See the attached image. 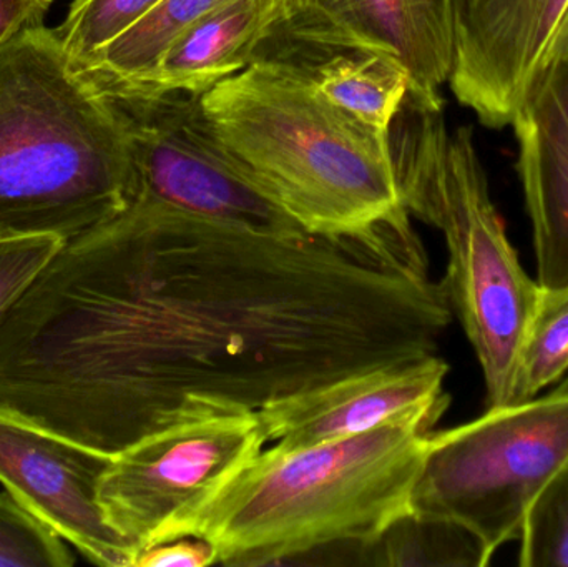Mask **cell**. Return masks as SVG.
Here are the masks:
<instances>
[{"label": "cell", "mask_w": 568, "mask_h": 567, "mask_svg": "<svg viewBox=\"0 0 568 567\" xmlns=\"http://www.w3.org/2000/svg\"><path fill=\"white\" fill-rule=\"evenodd\" d=\"M430 433L387 425L306 448L263 449L155 545L205 539L219 565L248 567L296 563L337 545L369 548L409 515Z\"/></svg>", "instance_id": "2"}, {"label": "cell", "mask_w": 568, "mask_h": 567, "mask_svg": "<svg viewBox=\"0 0 568 567\" xmlns=\"http://www.w3.org/2000/svg\"><path fill=\"white\" fill-rule=\"evenodd\" d=\"M568 372V288H540L514 372L509 405L536 398Z\"/></svg>", "instance_id": "18"}, {"label": "cell", "mask_w": 568, "mask_h": 567, "mask_svg": "<svg viewBox=\"0 0 568 567\" xmlns=\"http://www.w3.org/2000/svg\"><path fill=\"white\" fill-rule=\"evenodd\" d=\"M283 60L296 63L327 102L384 136H389L410 92L406 70L379 53L336 50L314 59Z\"/></svg>", "instance_id": "15"}, {"label": "cell", "mask_w": 568, "mask_h": 567, "mask_svg": "<svg viewBox=\"0 0 568 567\" xmlns=\"http://www.w3.org/2000/svg\"><path fill=\"white\" fill-rule=\"evenodd\" d=\"M568 463V389L496 406L430 433L410 513L449 519L494 553L519 538L527 513Z\"/></svg>", "instance_id": "6"}, {"label": "cell", "mask_w": 568, "mask_h": 567, "mask_svg": "<svg viewBox=\"0 0 568 567\" xmlns=\"http://www.w3.org/2000/svg\"><path fill=\"white\" fill-rule=\"evenodd\" d=\"M524 567H568V463L540 493L520 533Z\"/></svg>", "instance_id": "21"}, {"label": "cell", "mask_w": 568, "mask_h": 567, "mask_svg": "<svg viewBox=\"0 0 568 567\" xmlns=\"http://www.w3.org/2000/svg\"><path fill=\"white\" fill-rule=\"evenodd\" d=\"M63 243L65 240L55 235L0 239V322L22 298Z\"/></svg>", "instance_id": "22"}, {"label": "cell", "mask_w": 568, "mask_h": 567, "mask_svg": "<svg viewBox=\"0 0 568 567\" xmlns=\"http://www.w3.org/2000/svg\"><path fill=\"white\" fill-rule=\"evenodd\" d=\"M135 172L125 117L57 30L0 47V239L72 240L125 212Z\"/></svg>", "instance_id": "3"}, {"label": "cell", "mask_w": 568, "mask_h": 567, "mask_svg": "<svg viewBox=\"0 0 568 567\" xmlns=\"http://www.w3.org/2000/svg\"><path fill=\"white\" fill-rule=\"evenodd\" d=\"M258 412L160 429L110 456L97 488L105 522L142 551L205 505L265 449Z\"/></svg>", "instance_id": "7"}, {"label": "cell", "mask_w": 568, "mask_h": 567, "mask_svg": "<svg viewBox=\"0 0 568 567\" xmlns=\"http://www.w3.org/2000/svg\"><path fill=\"white\" fill-rule=\"evenodd\" d=\"M219 565L212 543L200 538H179L143 548L135 567H205Z\"/></svg>", "instance_id": "23"}, {"label": "cell", "mask_w": 568, "mask_h": 567, "mask_svg": "<svg viewBox=\"0 0 568 567\" xmlns=\"http://www.w3.org/2000/svg\"><path fill=\"white\" fill-rule=\"evenodd\" d=\"M510 126L532 220L537 283L544 290L568 288V13Z\"/></svg>", "instance_id": "13"}, {"label": "cell", "mask_w": 568, "mask_h": 567, "mask_svg": "<svg viewBox=\"0 0 568 567\" xmlns=\"http://www.w3.org/2000/svg\"><path fill=\"white\" fill-rule=\"evenodd\" d=\"M160 0H73L57 30L75 65H83L106 43L145 16Z\"/></svg>", "instance_id": "19"}, {"label": "cell", "mask_w": 568, "mask_h": 567, "mask_svg": "<svg viewBox=\"0 0 568 567\" xmlns=\"http://www.w3.org/2000/svg\"><path fill=\"white\" fill-rule=\"evenodd\" d=\"M464 0H275L272 32L258 55L314 59L364 50L399 63L410 95L444 103Z\"/></svg>", "instance_id": "9"}, {"label": "cell", "mask_w": 568, "mask_h": 567, "mask_svg": "<svg viewBox=\"0 0 568 567\" xmlns=\"http://www.w3.org/2000/svg\"><path fill=\"white\" fill-rule=\"evenodd\" d=\"M568 0H464L449 87L487 129L510 126L549 60Z\"/></svg>", "instance_id": "12"}, {"label": "cell", "mask_w": 568, "mask_h": 567, "mask_svg": "<svg viewBox=\"0 0 568 567\" xmlns=\"http://www.w3.org/2000/svg\"><path fill=\"white\" fill-rule=\"evenodd\" d=\"M453 315L417 235H278L133 202L67 240L0 322V413L113 456L437 355Z\"/></svg>", "instance_id": "1"}, {"label": "cell", "mask_w": 568, "mask_h": 567, "mask_svg": "<svg viewBox=\"0 0 568 567\" xmlns=\"http://www.w3.org/2000/svg\"><path fill=\"white\" fill-rule=\"evenodd\" d=\"M449 365L437 355L376 366L314 386L260 409L266 442L306 448L374 432L414 425L433 432L450 398L444 389Z\"/></svg>", "instance_id": "10"}, {"label": "cell", "mask_w": 568, "mask_h": 567, "mask_svg": "<svg viewBox=\"0 0 568 567\" xmlns=\"http://www.w3.org/2000/svg\"><path fill=\"white\" fill-rule=\"evenodd\" d=\"M200 97H113L129 132L133 202L156 203L258 232L306 233L243 175L213 132Z\"/></svg>", "instance_id": "8"}, {"label": "cell", "mask_w": 568, "mask_h": 567, "mask_svg": "<svg viewBox=\"0 0 568 567\" xmlns=\"http://www.w3.org/2000/svg\"><path fill=\"white\" fill-rule=\"evenodd\" d=\"M200 102L243 175L310 235L361 239L409 215L389 136L327 102L296 63L258 55Z\"/></svg>", "instance_id": "4"}, {"label": "cell", "mask_w": 568, "mask_h": 567, "mask_svg": "<svg viewBox=\"0 0 568 567\" xmlns=\"http://www.w3.org/2000/svg\"><path fill=\"white\" fill-rule=\"evenodd\" d=\"M273 20L275 0H229L183 30L146 75L109 95H203L255 62Z\"/></svg>", "instance_id": "14"}, {"label": "cell", "mask_w": 568, "mask_h": 567, "mask_svg": "<svg viewBox=\"0 0 568 567\" xmlns=\"http://www.w3.org/2000/svg\"><path fill=\"white\" fill-rule=\"evenodd\" d=\"M366 553L379 566L484 567L493 559L466 526L414 513L390 525Z\"/></svg>", "instance_id": "17"}, {"label": "cell", "mask_w": 568, "mask_h": 567, "mask_svg": "<svg viewBox=\"0 0 568 567\" xmlns=\"http://www.w3.org/2000/svg\"><path fill=\"white\" fill-rule=\"evenodd\" d=\"M53 0H0V47L33 27L43 26Z\"/></svg>", "instance_id": "24"}, {"label": "cell", "mask_w": 568, "mask_h": 567, "mask_svg": "<svg viewBox=\"0 0 568 567\" xmlns=\"http://www.w3.org/2000/svg\"><path fill=\"white\" fill-rule=\"evenodd\" d=\"M110 456L0 413V483L97 566L135 567L140 549L105 522L97 488Z\"/></svg>", "instance_id": "11"}, {"label": "cell", "mask_w": 568, "mask_h": 567, "mask_svg": "<svg viewBox=\"0 0 568 567\" xmlns=\"http://www.w3.org/2000/svg\"><path fill=\"white\" fill-rule=\"evenodd\" d=\"M389 143L404 206L446 240L449 262L443 283L479 358L489 408L509 405L540 286L507 239L473 129L450 133L444 103L409 92L390 125Z\"/></svg>", "instance_id": "5"}, {"label": "cell", "mask_w": 568, "mask_h": 567, "mask_svg": "<svg viewBox=\"0 0 568 567\" xmlns=\"http://www.w3.org/2000/svg\"><path fill=\"white\" fill-rule=\"evenodd\" d=\"M72 551L45 523L0 493V567H70Z\"/></svg>", "instance_id": "20"}, {"label": "cell", "mask_w": 568, "mask_h": 567, "mask_svg": "<svg viewBox=\"0 0 568 567\" xmlns=\"http://www.w3.org/2000/svg\"><path fill=\"white\" fill-rule=\"evenodd\" d=\"M229 0H160L145 16L77 65L102 92L116 93L150 72L166 47Z\"/></svg>", "instance_id": "16"}]
</instances>
